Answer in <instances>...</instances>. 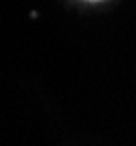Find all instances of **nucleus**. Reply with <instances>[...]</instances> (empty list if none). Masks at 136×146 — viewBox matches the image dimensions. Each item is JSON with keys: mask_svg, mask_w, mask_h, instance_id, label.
Segmentation results:
<instances>
[{"mask_svg": "<svg viewBox=\"0 0 136 146\" xmlns=\"http://www.w3.org/2000/svg\"><path fill=\"white\" fill-rule=\"evenodd\" d=\"M89 2H98V0H89Z\"/></svg>", "mask_w": 136, "mask_h": 146, "instance_id": "obj_1", "label": "nucleus"}]
</instances>
